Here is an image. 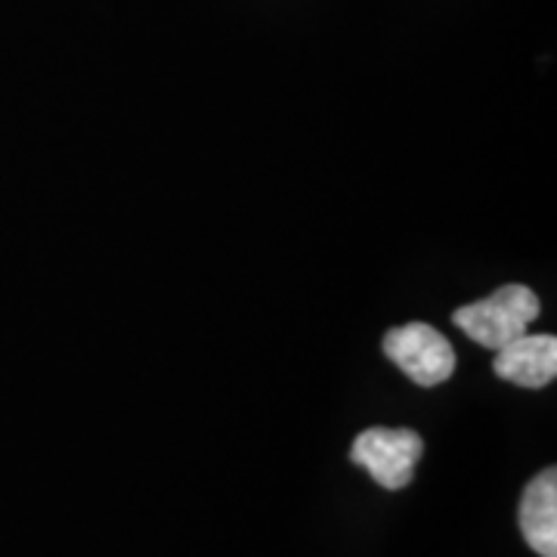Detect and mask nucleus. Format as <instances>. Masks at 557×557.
Listing matches in <instances>:
<instances>
[{"instance_id": "39448f33", "label": "nucleus", "mask_w": 557, "mask_h": 557, "mask_svg": "<svg viewBox=\"0 0 557 557\" xmlns=\"http://www.w3.org/2000/svg\"><path fill=\"white\" fill-rule=\"evenodd\" d=\"M520 533L539 557H557V471L545 468L520 496Z\"/></svg>"}, {"instance_id": "20e7f679", "label": "nucleus", "mask_w": 557, "mask_h": 557, "mask_svg": "<svg viewBox=\"0 0 557 557\" xmlns=\"http://www.w3.org/2000/svg\"><path fill=\"white\" fill-rule=\"evenodd\" d=\"M493 372L498 379L520 387H545L557 375V338L555 335H520L496 350Z\"/></svg>"}, {"instance_id": "7ed1b4c3", "label": "nucleus", "mask_w": 557, "mask_h": 557, "mask_svg": "<svg viewBox=\"0 0 557 557\" xmlns=\"http://www.w3.org/2000/svg\"><path fill=\"white\" fill-rule=\"evenodd\" d=\"M421 453L424 443L409 428H369L350 446V458L359 468H366L384 490L409 486Z\"/></svg>"}, {"instance_id": "f257e3e1", "label": "nucleus", "mask_w": 557, "mask_h": 557, "mask_svg": "<svg viewBox=\"0 0 557 557\" xmlns=\"http://www.w3.org/2000/svg\"><path fill=\"white\" fill-rule=\"evenodd\" d=\"M536 292H530L527 285H505L490 298L458 307L453 313V322L468 338L478 341L480 347L502 350L505 344L527 335V329L536 322Z\"/></svg>"}, {"instance_id": "f03ea898", "label": "nucleus", "mask_w": 557, "mask_h": 557, "mask_svg": "<svg viewBox=\"0 0 557 557\" xmlns=\"http://www.w3.org/2000/svg\"><path fill=\"white\" fill-rule=\"evenodd\" d=\"M384 354L421 387H437L456 372V350L428 322H406L384 335Z\"/></svg>"}]
</instances>
